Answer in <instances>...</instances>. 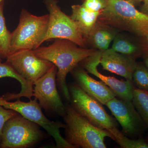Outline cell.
<instances>
[{
    "label": "cell",
    "instance_id": "cell-11",
    "mask_svg": "<svg viewBox=\"0 0 148 148\" xmlns=\"http://www.w3.org/2000/svg\"><path fill=\"white\" fill-rule=\"evenodd\" d=\"M57 69L53 65L50 70L35 83L34 96L42 108L64 117L66 106L58 93L56 83Z\"/></svg>",
    "mask_w": 148,
    "mask_h": 148
},
{
    "label": "cell",
    "instance_id": "cell-19",
    "mask_svg": "<svg viewBox=\"0 0 148 148\" xmlns=\"http://www.w3.org/2000/svg\"><path fill=\"white\" fill-rule=\"evenodd\" d=\"M115 141L122 148H148V143L143 138L131 139L123 135L118 128L112 132Z\"/></svg>",
    "mask_w": 148,
    "mask_h": 148
},
{
    "label": "cell",
    "instance_id": "cell-15",
    "mask_svg": "<svg viewBox=\"0 0 148 148\" xmlns=\"http://www.w3.org/2000/svg\"><path fill=\"white\" fill-rule=\"evenodd\" d=\"M72 20L79 29L84 37L89 36L102 12L90 11L82 5L72 6Z\"/></svg>",
    "mask_w": 148,
    "mask_h": 148
},
{
    "label": "cell",
    "instance_id": "cell-5",
    "mask_svg": "<svg viewBox=\"0 0 148 148\" xmlns=\"http://www.w3.org/2000/svg\"><path fill=\"white\" fill-rule=\"evenodd\" d=\"M69 89L71 106L81 115L95 126L111 133L118 128L116 120L107 113L99 101L88 95L76 83L70 84Z\"/></svg>",
    "mask_w": 148,
    "mask_h": 148
},
{
    "label": "cell",
    "instance_id": "cell-31",
    "mask_svg": "<svg viewBox=\"0 0 148 148\" xmlns=\"http://www.w3.org/2000/svg\"><path fill=\"white\" fill-rule=\"evenodd\" d=\"M147 38H148V36H147Z\"/></svg>",
    "mask_w": 148,
    "mask_h": 148
},
{
    "label": "cell",
    "instance_id": "cell-4",
    "mask_svg": "<svg viewBox=\"0 0 148 148\" xmlns=\"http://www.w3.org/2000/svg\"><path fill=\"white\" fill-rule=\"evenodd\" d=\"M49 21V14L36 16L22 9L18 26L11 33L10 54L18 51L32 50L40 47L46 35Z\"/></svg>",
    "mask_w": 148,
    "mask_h": 148
},
{
    "label": "cell",
    "instance_id": "cell-12",
    "mask_svg": "<svg viewBox=\"0 0 148 148\" xmlns=\"http://www.w3.org/2000/svg\"><path fill=\"white\" fill-rule=\"evenodd\" d=\"M103 51H99L95 55L82 61L84 69L88 73L98 78L112 90L117 98L132 101L135 86L133 82L117 79L114 77L105 75L98 71L97 67L100 64Z\"/></svg>",
    "mask_w": 148,
    "mask_h": 148
},
{
    "label": "cell",
    "instance_id": "cell-22",
    "mask_svg": "<svg viewBox=\"0 0 148 148\" xmlns=\"http://www.w3.org/2000/svg\"><path fill=\"white\" fill-rule=\"evenodd\" d=\"M111 49L118 53L126 56L134 55L139 51L137 46L127 40L122 38L115 40Z\"/></svg>",
    "mask_w": 148,
    "mask_h": 148
},
{
    "label": "cell",
    "instance_id": "cell-24",
    "mask_svg": "<svg viewBox=\"0 0 148 148\" xmlns=\"http://www.w3.org/2000/svg\"><path fill=\"white\" fill-rule=\"evenodd\" d=\"M17 114L18 113L15 111L6 109L0 106V142L1 140L3 128L5 123Z\"/></svg>",
    "mask_w": 148,
    "mask_h": 148
},
{
    "label": "cell",
    "instance_id": "cell-26",
    "mask_svg": "<svg viewBox=\"0 0 148 148\" xmlns=\"http://www.w3.org/2000/svg\"><path fill=\"white\" fill-rule=\"evenodd\" d=\"M125 1L129 2L130 3H131L132 4L135 5L143 2V0H125Z\"/></svg>",
    "mask_w": 148,
    "mask_h": 148
},
{
    "label": "cell",
    "instance_id": "cell-25",
    "mask_svg": "<svg viewBox=\"0 0 148 148\" xmlns=\"http://www.w3.org/2000/svg\"><path fill=\"white\" fill-rule=\"evenodd\" d=\"M140 11L148 15V0H143Z\"/></svg>",
    "mask_w": 148,
    "mask_h": 148
},
{
    "label": "cell",
    "instance_id": "cell-1",
    "mask_svg": "<svg viewBox=\"0 0 148 148\" xmlns=\"http://www.w3.org/2000/svg\"><path fill=\"white\" fill-rule=\"evenodd\" d=\"M75 43L65 39H56L51 44L32 50L39 58L52 63L57 69L56 82L64 97L71 101L66 77L82 61L95 55L98 51L78 47Z\"/></svg>",
    "mask_w": 148,
    "mask_h": 148
},
{
    "label": "cell",
    "instance_id": "cell-13",
    "mask_svg": "<svg viewBox=\"0 0 148 148\" xmlns=\"http://www.w3.org/2000/svg\"><path fill=\"white\" fill-rule=\"evenodd\" d=\"M76 84L88 95L99 101L102 105L116 97L110 88L103 82L98 81L88 75L84 69L76 67L71 72Z\"/></svg>",
    "mask_w": 148,
    "mask_h": 148
},
{
    "label": "cell",
    "instance_id": "cell-2",
    "mask_svg": "<svg viewBox=\"0 0 148 148\" xmlns=\"http://www.w3.org/2000/svg\"><path fill=\"white\" fill-rule=\"evenodd\" d=\"M66 141L75 148H106L105 138L114 140L113 135L99 128L81 115L71 105L66 106L64 117Z\"/></svg>",
    "mask_w": 148,
    "mask_h": 148
},
{
    "label": "cell",
    "instance_id": "cell-9",
    "mask_svg": "<svg viewBox=\"0 0 148 148\" xmlns=\"http://www.w3.org/2000/svg\"><path fill=\"white\" fill-rule=\"evenodd\" d=\"M106 106L119 123L123 135L131 139L141 138L147 128L132 101L115 97Z\"/></svg>",
    "mask_w": 148,
    "mask_h": 148
},
{
    "label": "cell",
    "instance_id": "cell-21",
    "mask_svg": "<svg viewBox=\"0 0 148 148\" xmlns=\"http://www.w3.org/2000/svg\"><path fill=\"white\" fill-rule=\"evenodd\" d=\"M114 35L107 30L99 29L94 32L92 36L93 42L96 47L101 51L108 49Z\"/></svg>",
    "mask_w": 148,
    "mask_h": 148
},
{
    "label": "cell",
    "instance_id": "cell-3",
    "mask_svg": "<svg viewBox=\"0 0 148 148\" xmlns=\"http://www.w3.org/2000/svg\"><path fill=\"white\" fill-rule=\"evenodd\" d=\"M106 7L99 17L106 24L140 37L148 35V15L125 0H106Z\"/></svg>",
    "mask_w": 148,
    "mask_h": 148
},
{
    "label": "cell",
    "instance_id": "cell-30",
    "mask_svg": "<svg viewBox=\"0 0 148 148\" xmlns=\"http://www.w3.org/2000/svg\"><path fill=\"white\" fill-rule=\"evenodd\" d=\"M4 1V0H0V3Z\"/></svg>",
    "mask_w": 148,
    "mask_h": 148
},
{
    "label": "cell",
    "instance_id": "cell-20",
    "mask_svg": "<svg viewBox=\"0 0 148 148\" xmlns=\"http://www.w3.org/2000/svg\"><path fill=\"white\" fill-rule=\"evenodd\" d=\"M132 82L135 87L148 92V68L145 65L136 64L132 74Z\"/></svg>",
    "mask_w": 148,
    "mask_h": 148
},
{
    "label": "cell",
    "instance_id": "cell-23",
    "mask_svg": "<svg viewBox=\"0 0 148 148\" xmlns=\"http://www.w3.org/2000/svg\"><path fill=\"white\" fill-rule=\"evenodd\" d=\"M82 5L88 10L102 12L106 8V0H82Z\"/></svg>",
    "mask_w": 148,
    "mask_h": 148
},
{
    "label": "cell",
    "instance_id": "cell-16",
    "mask_svg": "<svg viewBox=\"0 0 148 148\" xmlns=\"http://www.w3.org/2000/svg\"><path fill=\"white\" fill-rule=\"evenodd\" d=\"M12 78L15 79L20 83L21 90L18 93H9L4 95L6 100L19 99L21 97H26L29 100L34 96V86L25 80L13 68L6 62L0 64V79L2 78Z\"/></svg>",
    "mask_w": 148,
    "mask_h": 148
},
{
    "label": "cell",
    "instance_id": "cell-28",
    "mask_svg": "<svg viewBox=\"0 0 148 148\" xmlns=\"http://www.w3.org/2000/svg\"><path fill=\"white\" fill-rule=\"evenodd\" d=\"M145 141L146 142H147L148 143V133L147 134V137H146V138H145Z\"/></svg>",
    "mask_w": 148,
    "mask_h": 148
},
{
    "label": "cell",
    "instance_id": "cell-14",
    "mask_svg": "<svg viewBox=\"0 0 148 148\" xmlns=\"http://www.w3.org/2000/svg\"><path fill=\"white\" fill-rule=\"evenodd\" d=\"M136 64L135 58L120 54L110 49L103 51L100 64L103 70L132 81V74Z\"/></svg>",
    "mask_w": 148,
    "mask_h": 148
},
{
    "label": "cell",
    "instance_id": "cell-7",
    "mask_svg": "<svg viewBox=\"0 0 148 148\" xmlns=\"http://www.w3.org/2000/svg\"><path fill=\"white\" fill-rule=\"evenodd\" d=\"M29 102H22L19 99L10 102L0 97V106L6 109L16 112L27 119L42 127L55 140L56 147L74 148L61 136L60 129L65 128L66 125L60 122L51 121L45 116L38 100H30Z\"/></svg>",
    "mask_w": 148,
    "mask_h": 148
},
{
    "label": "cell",
    "instance_id": "cell-8",
    "mask_svg": "<svg viewBox=\"0 0 148 148\" xmlns=\"http://www.w3.org/2000/svg\"><path fill=\"white\" fill-rule=\"evenodd\" d=\"M57 0H45L49 12L48 27L42 43L52 39L69 40L81 47L85 48L86 40L70 16L61 10Z\"/></svg>",
    "mask_w": 148,
    "mask_h": 148
},
{
    "label": "cell",
    "instance_id": "cell-18",
    "mask_svg": "<svg viewBox=\"0 0 148 148\" xmlns=\"http://www.w3.org/2000/svg\"><path fill=\"white\" fill-rule=\"evenodd\" d=\"M132 102L148 128V92L135 87Z\"/></svg>",
    "mask_w": 148,
    "mask_h": 148
},
{
    "label": "cell",
    "instance_id": "cell-29",
    "mask_svg": "<svg viewBox=\"0 0 148 148\" xmlns=\"http://www.w3.org/2000/svg\"><path fill=\"white\" fill-rule=\"evenodd\" d=\"M2 57L1 54L0 53V64L2 63Z\"/></svg>",
    "mask_w": 148,
    "mask_h": 148
},
{
    "label": "cell",
    "instance_id": "cell-6",
    "mask_svg": "<svg viewBox=\"0 0 148 148\" xmlns=\"http://www.w3.org/2000/svg\"><path fill=\"white\" fill-rule=\"evenodd\" d=\"M39 126L17 114L4 125L0 147L27 148L34 145L43 137Z\"/></svg>",
    "mask_w": 148,
    "mask_h": 148
},
{
    "label": "cell",
    "instance_id": "cell-17",
    "mask_svg": "<svg viewBox=\"0 0 148 148\" xmlns=\"http://www.w3.org/2000/svg\"><path fill=\"white\" fill-rule=\"evenodd\" d=\"M4 5V1L0 3V53L2 58H6L10 54L11 33L6 25L3 14Z\"/></svg>",
    "mask_w": 148,
    "mask_h": 148
},
{
    "label": "cell",
    "instance_id": "cell-10",
    "mask_svg": "<svg viewBox=\"0 0 148 148\" xmlns=\"http://www.w3.org/2000/svg\"><path fill=\"white\" fill-rule=\"evenodd\" d=\"M32 50H20L12 53L7 57L6 62L27 82L34 86L53 64L39 58Z\"/></svg>",
    "mask_w": 148,
    "mask_h": 148
},
{
    "label": "cell",
    "instance_id": "cell-27",
    "mask_svg": "<svg viewBox=\"0 0 148 148\" xmlns=\"http://www.w3.org/2000/svg\"><path fill=\"white\" fill-rule=\"evenodd\" d=\"M147 54L145 56V58H144V64L145 66L148 68V52H147Z\"/></svg>",
    "mask_w": 148,
    "mask_h": 148
}]
</instances>
